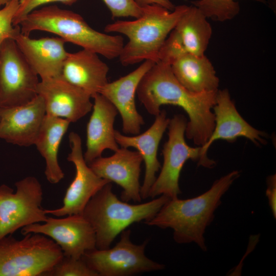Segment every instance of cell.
<instances>
[{
    "label": "cell",
    "mask_w": 276,
    "mask_h": 276,
    "mask_svg": "<svg viewBox=\"0 0 276 276\" xmlns=\"http://www.w3.org/2000/svg\"><path fill=\"white\" fill-rule=\"evenodd\" d=\"M143 161L137 151L121 147L111 156H101L88 165L100 177L114 182L123 188L122 200L136 202L142 200L140 176Z\"/></svg>",
    "instance_id": "5bb4252c"
},
{
    "label": "cell",
    "mask_w": 276,
    "mask_h": 276,
    "mask_svg": "<svg viewBox=\"0 0 276 276\" xmlns=\"http://www.w3.org/2000/svg\"><path fill=\"white\" fill-rule=\"evenodd\" d=\"M47 275L99 276L81 258L74 259L63 256Z\"/></svg>",
    "instance_id": "484cf974"
},
{
    "label": "cell",
    "mask_w": 276,
    "mask_h": 276,
    "mask_svg": "<svg viewBox=\"0 0 276 276\" xmlns=\"http://www.w3.org/2000/svg\"><path fill=\"white\" fill-rule=\"evenodd\" d=\"M98 55L83 49L75 53H68L60 77L93 98L108 82L109 68Z\"/></svg>",
    "instance_id": "44dd1931"
},
{
    "label": "cell",
    "mask_w": 276,
    "mask_h": 276,
    "mask_svg": "<svg viewBox=\"0 0 276 276\" xmlns=\"http://www.w3.org/2000/svg\"><path fill=\"white\" fill-rule=\"evenodd\" d=\"M79 0H20L17 11L13 20L14 26H19L30 12L42 6L52 3H60L71 6Z\"/></svg>",
    "instance_id": "f546056e"
},
{
    "label": "cell",
    "mask_w": 276,
    "mask_h": 276,
    "mask_svg": "<svg viewBox=\"0 0 276 276\" xmlns=\"http://www.w3.org/2000/svg\"><path fill=\"white\" fill-rule=\"evenodd\" d=\"M93 98L94 103L86 126V150L83 154L87 164L101 156L105 149L114 152L119 148L114 129L117 109L100 94H96Z\"/></svg>",
    "instance_id": "ffe728a7"
},
{
    "label": "cell",
    "mask_w": 276,
    "mask_h": 276,
    "mask_svg": "<svg viewBox=\"0 0 276 276\" xmlns=\"http://www.w3.org/2000/svg\"><path fill=\"white\" fill-rule=\"evenodd\" d=\"M26 60L41 80L59 77L68 52L59 37L32 38L21 33L15 39Z\"/></svg>",
    "instance_id": "d6986e66"
},
{
    "label": "cell",
    "mask_w": 276,
    "mask_h": 276,
    "mask_svg": "<svg viewBox=\"0 0 276 276\" xmlns=\"http://www.w3.org/2000/svg\"><path fill=\"white\" fill-rule=\"evenodd\" d=\"M130 235V229H125L114 247L87 251L82 259L99 276H129L164 269V265L145 255L147 241L139 245L133 244Z\"/></svg>",
    "instance_id": "ba28073f"
},
{
    "label": "cell",
    "mask_w": 276,
    "mask_h": 276,
    "mask_svg": "<svg viewBox=\"0 0 276 276\" xmlns=\"http://www.w3.org/2000/svg\"><path fill=\"white\" fill-rule=\"evenodd\" d=\"M265 3V0H251ZM207 18L223 22L234 18L239 13L240 7L236 0H196L191 2Z\"/></svg>",
    "instance_id": "d4e9b609"
},
{
    "label": "cell",
    "mask_w": 276,
    "mask_h": 276,
    "mask_svg": "<svg viewBox=\"0 0 276 276\" xmlns=\"http://www.w3.org/2000/svg\"><path fill=\"white\" fill-rule=\"evenodd\" d=\"M10 0H0V8L8 3Z\"/></svg>",
    "instance_id": "836d02e7"
},
{
    "label": "cell",
    "mask_w": 276,
    "mask_h": 276,
    "mask_svg": "<svg viewBox=\"0 0 276 276\" xmlns=\"http://www.w3.org/2000/svg\"><path fill=\"white\" fill-rule=\"evenodd\" d=\"M187 123V119L182 114H175L170 119L168 139L162 150L163 166L149 191L148 197L154 198L162 195L170 199L178 197L181 193L179 177L185 163L189 159L199 162L201 147H190L185 139Z\"/></svg>",
    "instance_id": "30bf717a"
},
{
    "label": "cell",
    "mask_w": 276,
    "mask_h": 276,
    "mask_svg": "<svg viewBox=\"0 0 276 276\" xmlns=\"http://www.w3.org/2000/svg\"><path fill=\"white\" fill-rule=\"evenodd\" d=\"M155 63L147 60L136 69L118 79L108 82L99 94L107 99L116 108L122 121V131L136 135L144 123L137 110L135 96L138 85L145 74Z\"/></svg>",
    "instance_id": "e0dca14e"
},
{
    "label": "cell",
    "mask_w": 276,
    "mask_h": 276,
    "mask_svg": "<svg viewBox=\"0 0 276 276\" xmlns=\"http://www.w3.org/2000/svg\"><path fill=\"white\" fill-rule=\"evenodd\" d=\"M70 123L66 119L46 114L34 144L45 159L44 174L52 184L58 183L64 177L58 160V153Z\"/></svg>",
    "instance_id": "603a6c76"
},
{
    "label": "cell",
    "mask_w": 276,
    "mask_h": 276,
    "mask_svg": "<svg viewBox=\"0 0 276 276\" xmlns=\"http://www.w3.org/2000/svg\"><path fill=\"white\" fill-rule=\"evenodd\" d=\"M63 257L44 235L29 233L20 240L9 235L0 239V276L47 275Z\"/></svg>",
    "instance_id": "8992f818"
},
{
    "label": "cell",
    "mask_w": 276,
    "mask_h": 276,
    "mask_svg": "<svg viewBox=\"0 0 276 276\" xmlns=\"http://www.w3.org/2000/svg\"><path fill=\"white\" fill-rule=\"evenodd\" d=\"M20 0H10L0 8V46L7 39H15L21 32L19 26H14L13 20Z\"/></svg>",
    "instance_id": "4316f807"
},
{
    "label": "cell",
    "mask_w": 276,
    "mask_h": 276,
    "mask_svg": "<svg viewBox=\"0 0 276 276\" xmlns=\"http://www.w3.org/2000/svg\"><path fill=\"white\" fill-rule=\"evenodd\" d=\"M111 183L90 198L82 214L94 229L99 249L110 247L117 236L133 223L152 218L170 199L162 195L143 203L129 204L117 197Z\"/></svg>",
    "instance_id": "5b68a950"
},
{
    "label": "cell",
    "mask_w": 276,
    "mask_h": 276,
    "mask_svg": "<svg viewBox=\"0 0 276 276\" xmlns=\"http://www.w3.org/2000/svg\"><path fill=\"white\" fill-rule=\"evenodd\" d=\"M110 10L112 18L131 17L137 18L143 12V7L134 0H102Z\"/></svg>",
    "instance_id": "f1b7e54d"
},
{
    "label": "cell",
    "mask_w": 276,
    "mask_h": 276,
    "mask_svg": "<svg viewBox=\"0 0 276 276\" xmlns=\"http://www.w3.org/2000/svg\"><path fill=\"white\" fill-rule=\"evenodd\" d=\"M16 191L5 184L0 185V239L26 226L46 221L41 206L43 191L34 176L15 182Z\"/></svg>",
    "instance_id": "52a82bcc"
},
{
    "label": "cell",
    "mask_w": 276,
    "mask_h": 276,
    "mask_svg": "<svg viewBox=\"0 0 276 276\" xmlns=\"http://www.w3.org/2000/svg\"><path fill=\"white\" fill-rule=\"evenodd\" d=\"M71 152L67 160L75 166V177L67 188L62 206L55 209H45L47 214L56 217L82 215L90 198L110 181L96 175L84 160L82 140L79 135L71 132L68 135Z\"/></svg>",
    "instance_id": "7c38bea8"
},
{
    "label": "cell",
    "mask_w": 276,
    "mask_h": 276,
    "mask_svg": "<svg viewBox=\"0 0 276 276\" xmlns=\"http://www.w3.org/2000/svg\"><path fill=\"white\" fill-rule=\"evenodd\" d=\"M187 53H188L181 39L173 29L160 50L158 61L171 65L177 59Z\"/></svg>",
    "instance_id": "83f0119b"
},
{
    "label": "cell",
    "mask_w": 276,
    "mask_h": 276,
    "mask_svg": "<svg viewBox=\"0 0 276 276\" xmlns=\"http://www.w3.org/2000/svg\"><path fill=\"white\" fill-rule=\"evenodd\" d=\"M174 30L188 53L204 55L212 36V29L207 18L197 8L189 6Z\"/></svg>",
    "instance_id": "cb8c5ba5"
},
{
    "label": "cell",
    "mask_w": 276,
    "mask_h": 276,
    "mask_svg": "<svg viewBox=\"0 0 276 276\" xmlns=\"http://www.w3.org/2000/svg\"><path fill=\"white\" fill-rule=\"evenodd\" d=\"M45 115V103L39 95L24 105L0 108V138L19 146L34 145Z\"/></svg>",
    "instance_id": "2e32d148"
},
{
    "label": "cell",
    "mask_w": 276,
    "mask_h": 276,
    "mask_svg": "<svg viewBox=\"0 0 276 276\" xmlns=\"http://www.w3.org/2000/svg\"><path fill=\"white\" fill-rule=\"evenodd\" d=\"M29 233L44 235L61 248L63 256L80 259L85 252L96 248V235L90 223L82 215H71L61 218L48 217L42 224L33 223L21 229Z\"/></svg>",
    "instance_id": "8fae6325"
},
{
    "label": "cell",
    "mask_w": 276,
    "mask_h": 276,
    "mask_svg": "<svg viewBox=\"0 0 276 276\" xmlns=\"http://www.w3.org/2000/svg\"><path fill=\"white\" fill-rule=\"evenodd\" d=\"M21 33L29 36L34 31L57 35L69 42L108 59L119 57L123 38L100 32L89 26L79 14L56 5L43 6L30 12L21 21Z\"/></svg>",
    "instance_id": "277c9868"
},
{
    "label": "cell",
    "mask_w": 276,
    "mask_h": 276,
    "mask_svg": "<svg viewBox=\"0 0 276 276\" xmlns=\"http://www.w3.org/2000/svg\"><path fill=\"white\" fill-rule=\"evenodd\" d=\"M37 94L44 100L46 114L75 123L93 108L91 97L60 76L41 80Z\"/></svg>",
    "instance_id": "9a60e30c"
},
{
    "label": "cell",
    "mask_w": 276,
    "mask_h": 276,
    "mask_svg": "<svg viewBox=\"0 0 276 276\" xmlns=\"http://www.w3.org/2000/svg\"><path fill=\"white\" fill-rule=\"evenodd\" d=\"M217 91L195 93L177 80L171 65L158 61L144 75L136 94L147 112L156 116L164 105L182 108L187 113L185 134L195 144L202 146L211 136L215 127L212 109L216 103Z\"/></svg>",
    "instance_id": "6da1fadb"
},
{
    "label": "cell",
    "mask_w": 276,
    "mask_h": 276,
    "mask_svg": "<svg viewBox=\"0 0 276 276\" xmlns=\"http://www.w3.org/2000/svg\"><path fill=\"white\" fill-rule=\"evenodd\" d=\"M266 195L273 216L276 218V175L273 174L267 177Z\"/></svg>",
    "instance_id": "4dcf8cb0"
},
{
    "label": "cell",
    "mask_w": 276,
    "mask_h": 276,
    "mask_svg": "<svg viewBox=\"0 0 276 276\" xmlns=\"http://www.w3.org/2000/svg\"><path fill=\"white\" fill-rule=\"evenodd\" d=\"M171 67L177 80L191 92L218 90L219 79L212 62L205 55L187 53L174 62Z\"/></svg>",
    "instance_id": "7402d4cb"
},
{
    "label": "cell",
    "mask_w": 276,
    "mask_h": 276,
    "mask_svg": "<svg viewBox=\"0 0 276 276\" xmlns=\"http://www.w3.org/2000/svg\"><path fill=\"white\" fill-rule=\"evenodd\" d=\"M170 119L165 110H161L155 116L152 125L144 132L134 136L121 134L114 131V137L119 146L121 147L135 148L141 154L145 165L144 181L141 188L142 199L148 197L149 191L155 181L156 174L161 168L157 158V151L164 132L168 128Z\"/></svg>",
    "instance_id": "ac0fdd59"
},
{
    "label": "cell",
    "mask_w": 276,
    "mask_h": 276,
    "mask_svg": "<svg viewBox=\"0 0 276 276\" xmlns=\"http://www.w3.org/2000/svg\"><path fill=\"white\" fill-rule=\"evenodd\" d=\"M239 176L240 172L234 170L216 180L208 191L197 196L169 199L152 218L144 223L163 229L171 228L176 242H194L206 251L205 229L213 221L222 196Z\"/></svg>",
    "instance_id": "7a4b0ae2"
},
{
    "label": "cell",
    "mask_w": 276,
    "mask_h": 276,
    "mask_svg": "<svg viewBox=\"0 0 276 276\" xmlns=\"http://www.w3.org/2000/svg\"><path fill=\"white\" fill-rule=\"evenodd\" d=\"M140 7L150 5H157L162 6L169 11L174 9L175 6L170 0H134Z\"/></svg>",
    "instance_id": "1f68e13d"
},
{
    "label": "cell",
    "mask_w": 276,
    "mask_h": 276,
    "mask_svg": "<svg viewBox=\"0 0 276 276\" xmlns=\"http://www.w3.org/2000/svg\"><path fill=\"white\" fill-rule=\"evenodd\" d=\"M143 7L142 15L133 20H119L107 24V33H117L128 38L119 57L124 66L150 60L157 62L160 50L189 6H175L172 11L157 5Z\"/></svg>",
    "instance_id": "3957f363"
},
{
    "label": "cell",
    "mask_w": 276,
    "mask_h": 276,
    "mask_svg": "<svg viewBox=\"0 0 276 276\" xmlns=\"http://www.w3.org/2000/svg\"><path fill=\"white\" fill-rule=\"evenodd\" d=\"M269 5H270L271 8L275 11V6H276V0H269Z\"/></svg>",
    "instance_id": "d6a6232c"
},
{
    "label": "cell",
    "mask_w": 276,
    "mask_h": 276,
    "mask_svg": "<svg viewBox=\"0 0 276 276\" xmlns=\"http://www.w3.org/2000/svg\"><path fill=\"white\" fill-rule=\"evenodd\" d=\"M40 81L14 39L0 46V108L20 106L37 95Z\"/></svg>",
    "instance_id": "9c48e42d"
},
{
    "label": "cell",
    "mask_w": 276,
    "mask_h": 276,
    "mask_svg": "<svg viewBox=\"0 0 276 276\" xmlns=\"http://www.w3.org/2000/svg\"><path fill=\"white\" fill-rule=\"evenodd\" d=\"M213 108L215 127L206 143L200 146L198 166L212 168L215 166L216 162L208 157L207 152L216 140H223L234 143L238 137H244L258 146L266 143L264 138L267 134L253 127L242 117L231 99L227 89L218 90L216 103Z\"/></svg>",
    "instance_id": "4fadbf2b"
}]
</instances>
